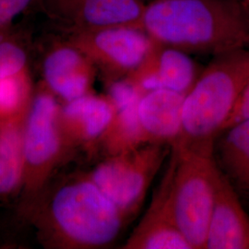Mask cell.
I'll return each mask as SVG.
<instances>
[{"instance_id": "1", "label": "cell", "mask_w": 249, "mask_h": 249, "mask_svg": "<svg viewBox=\"0 0 249 249\" xmlns=\"http://www.w3.org/2000/svg\"><path fill=\"white\" fill-rule=\"evenodd\" d=\"M39 239L48 248L99 249L112 247L128 223L90 179L77 175L45 190L31 210Z\"/></svg>"}, {"instance_id": "2", "label": "cell", "mask_w": 249, "mask_h": 249, "mask_svg": "<svg viewBox=\"0 0 249 249\" xmlns=\"http://www.w3.org/2000/svg\"><path fill=\"white\" fill-rule=\"evenodd\" d=\"M142 28L158 44L215 55L249 47V5L243 0H156Z\"/></svg>"}, {"instance_id": "3", "label": "cell", "mask_w": 249, "mask_h": 249, "mask_svg": "<svg viewBox=\"0 0 249 249\" xmlns=\"http://www.w3.org/2000/svg\"><path fill=\"white\" fill-rule=\"evenodd\" d=\"M249 82V47L215 55L185 97L175 145H214Z\"/></svg>"}, {"instance_id": "4", "label": "cell", "mask_w": 249, "mask_h": 249, "mask_svg": "<svg viewBox=\"0 0 249 249\" xmlns=\"http://www.w3.org/2000/svg\"><path fill=\"white\" fill-rule=\"evenodd\" d=\"M56 96L45 85L33 101L23 126V170L18 190L25 213L44 194L53 172L76 151L61 130Z\"/></svg>"}, {"instance_id": "5", "label": "cell", "mask_w": 249, "mask_h": 249, "mask_svg": "<svg viewBox=\"0 0 249 249\" xmlns=\"http://www.w3.org/2000/svg\"><path fill=\"white\" fill-rule=\"evenodd\" d=\"M172 202L178 229L192 249H205L213 207L214 145L172 147Z\"/></svg>"}, {"instance_id": "6", "label": "cell", "mask_w": 249, "mask_h": 249, "mask_svg": "<svg viewBox=\"0 0 249 249\" xmlns=\"http://www.w3.org/2000/svg\"><path fill=\"white\" fill-rule=\"evenodd\" d=\"M171 151L172 147L166 144H144L105 157L88 175L129 223L139 213L149 187Z\"/></svg>"}, {"instance_id": "7", "label": "cell", "mask_w": 249, "mask_h": 249, "mask_svg": "<svg viewBox=\"0 0 249 249\" xmlns=\"http://www.w3.org/2000/svg\"><path fill=\"white\" fill-rule=\"evenodd\" d=\"M67 39L105 75L107 83L136 71L156 42L142 27H107L67 35Z\"/></svg>"}, {"instance_id": "8", "label": "cell", "mask_w": 249, "mask_h": 249, "mask_svg": "<svg viewBox=\"0 0 249 249\" xmlns=\"http://www.w3.org/2000/svg\"><path fill=\"white\" fill-rule=\"evenodd\" d=\"M39 2L46 17L67 35L107 27H142L145 9L140 0H39Z\"/></svg>"}, {"instance_id": "9", "label": "cell", "mask_w": 249, "mask_h": 249, "mask_svg": "<svg viewBox=\"0 0 249 249\" xmlns=\"http://www.w3.org/2000/svg\"><path fill=\"white\" fill-rule=\"evenodd\" d=\"M172 176L173 165L169 160L147 211L122 249H192L176 223L172 202Z\"/></svg>"}, {"instance_id": "10", "label": "cell", "mask_w": 249, "mask_h": 249, "mask_svg": "<svg viewBox=\"0 0 249 249\" xmlns=\"http://www.w3.org/2000/svg\"><path fill=\"white\" fill-rule=\"evenodd\" d=\"M214 198L205 249H249V214L217 162Z\"/></svg>"}, {"instance_id": "11", "label": "cell", "mask_w": 249, "mask_h": 249, "mask_svg": "<svg viewBox=\"0 0 249 249\" xmlns=\"http://www.w3.org/2000/svg\"><path fill=\"white\" fill-rule=\"evenodd\" d=\"M44 85L64 103H70L91 92L96 68L68 39L52 45L43 65Z\"/></svg>"}, {"instance_id": "12", "label": "cell", "mask_w": 249, "mask_h": 249, "mask_svg": "<svg viewBox=\"0 0 249 249\" xmlns=\"http://www.w3.org/2000/svg\"><path fill=\"white\" fill-rule=\"evenodd\" d=\"M197 77L196 65L187 52L156 43L140 68L125 79L141 95L158 89L187 95Z\"/></svg>"}, {"instance_id": "13", "label": "cell", "mask_w": 249, "mask_h": 249, "mask_svg": "<svg viewBox=\"0 0 249 249\" xmlns=\"http://www.w3.org/2000/svg\"><path fill=\"white\" fill-rule=\"evenodd\" d=\"M108 96L92 92L60 107L58 121L63 133L75 149L97 151L98 143L116 114Z\"/></svg>"}, {"instance_id": "14", "label": "cell", "mask_w": 249, "mask_h": 249, "mask_svg": "<svg viewBox=\"0 0 249 249\" xmlns=\"http://www.w3.org/2000/svg\"><path fill=\"white\" fill-rule=\"evenodd\" d=\"M185 97L166 89H153L140 97L138 115L147 143L173 147L178 142L182 132Z\"/></svg>"}, {"instance_id": "15", "label": "cell", "mask_w": 249, "mask_h": 249, "mask_svg": "<svg viewBox=\"0 0 249 249\" xmlns=\"http://www.w3.org/2000/svg\"><path fill=\"white\" fill-rule=\"evenodd\" d=\"M214 158L238 194L249 198V118L217 137Z\"/></svg>"}, {"instance_id": "16", "label": "cell", "mask_w": 249, "mask_h": 249, "mask_svg": "<svg viewBox=\"0 0 249 249\" xmlns=\"http://www.w3.org/2000/svg\"><path fill=\"white\" fill-rule=\"evenodd\" d=\"M139 99L116 108V114L97 147V150H101L105 157L124 153L144 144H149L146 142L139 120Z\"/></svg>"}, {"instance_id": "17", "label": "cell", "mask_w": 249, "mask_h": 249, "mask_svg": "<svg viewBox=\"0 0 249 249\" xmlns=\"http://www.w3.org/2000/svg\"><path fill=\"white\" fill-rule=\"evenodd\" d=\"M25 119L0 127V197L18 193L20 187Z\"/></svg>"}, {"instance_id": "18", "label": "cell", "mask_w": 249, "mask_h": 249, "mask_svg": "<svg viewBox=\"0 0 249 249\" xmlns=\"http://www.w3.org/2000/svg\"><path fill=\"white\" fill-rule=\"evenodd\" d=\"M33 97L27 70L0 80V127L24 120Z\"/></svg>"}, {"instance_id": "19", "label": "cell", "mask_w": 249, "mask_h": 249, "mask_svg": "<svg viewBox=\"0 0 249 249\" xmlns=\"http://www.w3.org/2000/svg\"><path fill=\"white\" fill-rule=\"evenodd\" d=\"M28 54L22 44L9 30L0 33V80L27 70Z\"/></svg>"}, {"instance_id": "20", "label": "cell", "mask_w": 249, "mask_h": 249, "mask_svg": "<svg viewBox=\"0 0 249 249\" xmlns=\"http://www.w3.org/2000/svg\"><path fill=\"white\" fill-rule=\"evenodd\" d=\"M36 0H0V33L9 30L14 19Z\"/></svg>"}, {"instance_id": "21", "label": "cell", "mask_w": 249, "mask_h": 249, "mask_svg": "<svg viewBox=\"0 0 249 249\" xmlns=\"http://www.w3.org/2000/svg\"><path fill=\"white\" fill-rule=\"evenodd\" d=\"M247 118H249V82L246 89H244L236 106L233 108L231 116L223 127V130Z\"/></svg>"}, {"instance_id": "22", "label": "cell", "mask_w": 249, "mask_h": 249, "mask_svg": "<svg viewBox=\"0 0 249 249\" xmlns=\"http://www.w3.org/2000/svg\"><path fill=\"white\" fill-rule=\"evenodd\" d=\"M244 2H246L248 5H249V0H243Z\"/></svg>"}, {"instance_id": "23", "label": "cell", "mask_w": 249, "mask_h": 249, "mask_svg": "<svg viewBox=\"0 0 249 249\" xmlns=\"http://www.w3.org/2000/svg\"></svg>"}]
</instances>
